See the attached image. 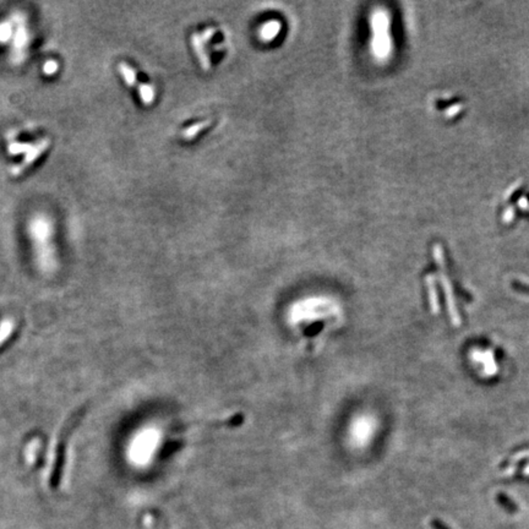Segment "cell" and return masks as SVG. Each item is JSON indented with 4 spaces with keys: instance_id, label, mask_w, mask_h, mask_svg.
Segmentation results:
<instances>
[{
    "instance_id": "5b68a950",
    "label": "cell",
    "mask_w": 529,
    "mask_h": 529,
    "mask_svg": "<svg viewBox=\"0 0 529 529\" xmlns=\"http://www.w3.org/2000/svg\"><path fill=\"white\" fill-rule=\"evenodd\" d=\"M443 283H444L445 294H446V298H447V304H449L450 316H451V320H452L453 324H455L456 326H459V325H461V319H459L457 307H456L455 301H453V298H452L451 284H450L449 280H447V278L445 277V276L443 277Z\"/></svg>"
},
{
    "instance_id": "30bf717a",
    "label": "cell",
    "mask_w": 529,
    "mask_h": 529,
    "mask_svg": "<svg viewBox=\"0 0 529 529\" xmlns=\"http://www.w3.org/2000/svg\"><path fill=\"white\" fill-rule=\"evenodd\" d=\"M32 148V144H22V142H13L9 145V153L11 155H20V153H27Z\"/></svg>"
},
{
    "instance_id": "9c48e42d",
    "label": "cell",
    "mask_w": 529,
    "mask_h": 529,
    "mask_svg": "<svg viewBox=\"0 0 529 529\" xmlns=\"http://www.w3.org/2000/svg\"><path fill=\"white\" fill-rule=\"evenodd\" d=\"M13 34V22L4 21L0 24V43H7Z\"/></svg>"
},
{
    "instance_id": "9a60e30c",
    "label": "cell",
    "mask_w": 529,
    "mask_h": 529,
    "mask_svg": "<svg viewBox=\"0 0 529 529\" xmlns=\"http://www.w3.org/2000/svg\"><path fill=\"white\" fill-rule=\"evenodd\" d=\"M511 287H512V289L516 290V292L522 293V294H525V295H529V284H525V283H523V282H519V281H512Z\"/></svg>"
},
{
    "instance_id": "7a4b0ae2",
    "label": "cell",
    "mask_w": 529,
    "mask_h": 529,
    "mask_svg": "<svg viewBox=\"0 0 529 529\" xmlns=\"http://www.w3.org/2000/svg\"><path fill=\"white\" fill-rule=\"evenodd\" d=\"M373 32L371 52L377 60H386L391 54L392 42L389 37V16L385 9H376L370 16Z\"/></svg>"
},
{
    "instance_id": "7c38bea8",
    "label": "cell",
    "mask_w": 529,
    "mask_h": 529,
    "mask_svg": "<svg viewBox=\"0 0 529 529\" xmlns=\"http://www.w3.org/2000/svg\"><path fill=\"white\" fill-rule=\"evenodd\" d=\"M13 328H14V322L11 321V320H5V321L3 322V325L0 326V344H2V343L11 335V332H13Z\"/></svg>"
},
{
    "instance_id": "ba28073f",
    "label": "cell",
    "mask_w": 529,
    "mask_h": 529,
    "mask_svg": "<svg viewBox=\"0 0 529 529\" xmlns=\"http://www.w3.org/2000/svg\"><path fill=\"white\" fill-rule=\"evenodd\" d=\"M119 69H120V72H121V75H123L125 82H126L127 85H130V86L135 85V82H136V74H135V71H134V69L131 68V66L126 65V64H125V63H121L120 66H119Z\"/></svg>"
},
{
    "instance_id": "52a82bcc",
    "label": "cell",
    "mask_w": 529,
    "mask_h": 529,
    "mask_svg": "<svg viewBox=\"0 0 529 529\" xmlns=\"http://www.w3.org/2000/svg\"><path fill=\"white\" fill-rule=\"evenodd\" d=\"M496 501H498V504L501 506V507H504L505 510L510 513L517 512V510H518V507H517V505L514 504L512 500L502 493H500L496 495Z\"/></svg>"
},
{
    "instance_id": "8992f818",
    "label": "cell",
    "mask_w": 529,
    "mask_h": 529,
    "mask_svg": "<svg viewBox=\"0 0 529 529\" xmlns=\"http://www.w3.org/2000/svg\"><path fill=\"white\" fill-rule=\"evenodd\" d=\"M280 28H281V25L278 21L267 22V24H264L260 30L261 39L266 40V42H270V40H272L276 36H277L278 32H280Z\"/></svg>"
},
{
    "instance_id": "277c9868",
    "label": "cell",
    "mask_w": 529,
    "mask_h": 529,
    "mask_svg": "<svg viewBox=\"0 0 529 529\" xmlns=\"http://www.w3.org/2000/svg\"><path fill=\"white\" fill-rule=\"evenodd\" d=\"M28 42V34L27 30L24 25L17 26V30L15 33V39H14V49H13V55L14 59L19 60V58H21L22 52L26 47Z\"/></svg>"
},
{
    "instance_id": "4fadbf2b",
    "label": "cell",
    "mask_w": 529,
    "mask_h": 529,
    "mask_svg": "<svg viewBox=\"0 0 529 529\" xmlns=\"http://www.w3.org/2000/svg\"><path fill=\"white\" fill-rule=\"evenodd\" d=\"M428 288H429V294H430V301H431V305H432V310H434L435 313H437L438 310V304H437V295H436V290H435V286H434V281H432V278L428 277Z\"/></svg>"
},
{
    "instance_id": "e0dca14e",
    "label": "cell",
    "mask_w": 529,
    "mask_h": 529,
    "mask_svg": "<svg viewBox=\"0 0 529 529\" xmlns=\"http://www.w3.org/2000/svg\"><path fill=\"white\" fill-rule=\"evenodd\" d=\"M431 527L434 529H450L445 523L438 518H434L431 521Z\"/></svg>"
},
{
    "instance_id": "3957f363",
    "label": "cell",
    "mask_w": 529,
    "mask_h": 529,
    "mask_svg": "<svg viewBox=\"0 0 529 529\" xmlns=\"http://www.w3.org/2000/svg\"><path fill=\"white\" fill-rule=\"evenodd\" d=\"M49 146H51V139L49 138L42 139V140H39L38 142L32 145V148L26 153L25 158L22 159L21 163L14 165L10 169V173L13 174L14 177L21 175L26 169H28V168L39 158V156H42L43 153L48 150Z\"/></svg>"
},
{
    "instance_id": "ac0fdd59",
    "label": "cell",
    "mask_w": 529,
    "mask_h": 529,
    "mask_svg": "<svg viewBox=\"0 0 529 529\" xmlns=\"http://www.w3.org/2000/svg\"><path fill=\"white\" fill-rule=\"evenodd\" d=\"M513 218V211L511 210V208H508V210L505 211L504 213V221L505 222H510V221H512Z\"/></svg>"
},
{
    "instance_id": "6da1fadb",
    "label": "cell",
    "mask_w": 529,
    "mask_h": 529,
    "mask_svg": "<svg viewBox=\"0 0 529 529\" xmlns=\"http://www.w3.org/2000/svg\"><path fill=\"white\" fill-rule=\"evenodd\" d=\"M28 233L34 244L38 262L43 269L49 270L53 266L54 252L52 246L53 225L51 218L46 214H36L28 223Z\"/></svg>"
},
{
    "instance_id": "2e32d148",
    "label": "cell",
    "mask_w": 529,
    "mask_h": 529,
    "mask_svg": "<svg viewBox=\"0 0 529 529\" xmlns=\"http://www.w3.org/2000/svg\"><path fill=\"white\" fill-rule=\"evenodd\" d=\"M207 124H208V123H206V121H203V123H200V124H197V125H193V126H191L190 129H188L187 131L184 133L185 139H191V138H193V136L195 135V134H197V133L200 131V130L202 129L201 126H205V125H207Z\"/></svg>"
},
{
    "instance_id": "8fae6325",
    "label": "cell",
    "mask_w": 529,
    "mask_h": 529,
    "mask_svg": "<svg viewBox=\"0 0 529 529\" xmlns=\"http://www.w3.org/2000/svg\"><path fill=\"white\" fill-rule=\"evenodd\" d=\"M140 97L141 101L145 104H150L153 102V97H155V90L152 86L148 85H141L140 86Z\"/></svg>"
},
{
    "instance_id": "5bb4252c",
    "label": "cell",
    "mask_w": 529,
    "mask_h": 529,
    "mask_svg": "<svg viewBox=\"0 0 529 529\" xmlns=\"http://www.w3.org/2000/svg\"><path fill=\"white\" fill-rule=\"evenodd\" d=\"M58 68H59V65H58L57 62H54V60H48V62H46L45 65H43V72H45L46 75H48V76H52V75H54L55 72L58 71Z\"/></svg>"
}]
</instances>
